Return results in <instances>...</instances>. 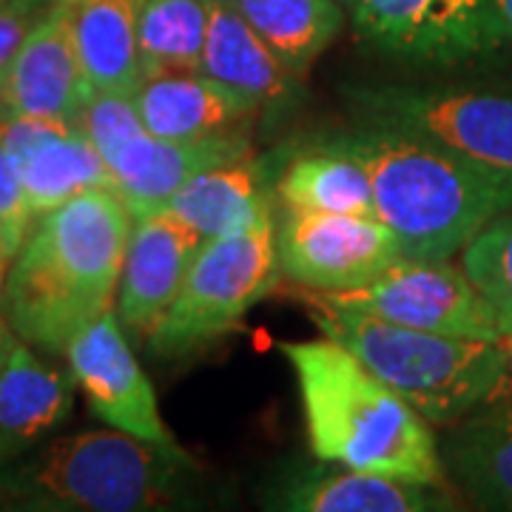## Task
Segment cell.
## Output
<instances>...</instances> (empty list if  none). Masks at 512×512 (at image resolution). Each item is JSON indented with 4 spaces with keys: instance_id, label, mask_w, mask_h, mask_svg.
Returning <instances> with one entry per match:
<instances>
[{
    "instance_id": "obj_1",
    "label": "cell",
    "mask_w": 512,
    "mask_h": 512,
    "mask_svg": "<svg viewBox=\"0 0 512 512\" xmlns=\"http://www.w3.org/2000/svg\"><path fill=\"white\" fill-rule=\"evenodd\" d=\"M134 217L94 188L37 217L3 276V313L20 342L66 353L77 330L114 308Z\"/></svg>"
},
{
    "instance_id": "obj_2",
    "label": "cell",
    "mask_w": 512,
    "mask_h": 512,
    "mask_svg": "<svg viewBox=\"0 0 512 512\" xmlns=\"http://www.w3.org/2000/svg\"><path fill=\"white\" fill-rule=\"evenodd\" d=\"M299 399L311 453L379 476L444 484V461L433 424L365 367L348 348L322 339L282 342Z\"/></svg>"
},
{
    "instance_id": "obj_3",
    "label": "cell",
    "mask_w": 512,
    "mask_h": 512,
    "mask_svg": "<svg viewBox=\"0 0 512 512\" xmlns=\"http://www.w3.org/2000/svg\"><path fill=\"white\" fill-rule=\"evenodd\" d=\"M348 140L370 171L376 217L396 234L404 259H453L512 208V180L436 140L373 123H359Z\"/></svg>"
},
{
    "instance_id": "obj_4",
    "label": "cell",
    "mask_w": 512,
    "mask_h": 512,
    "mask_svg": "<svg viewBox=\"0 0 512 512\" xmlns=\"http://www.w3.org/2000/svg\"><path fill=\"white\" fill-rule=\"evenodd\" d=\"M200 467L180 444H154L120 430L57 436L0 467V510L154 512L194 498Z\"/></svg>"
},
{
    "instance_id": "obj_5",
    "label": "cell",
    "mask_w": 512,
    "mask_h": 512,
    "mask_svg": "<svg viewBox=\"0 0 512 512\" xmlns=\"http://www.w3.org/2000/svg\"><path fill=\"white\" fill-rule=\"evenodd\" d=\"M322 336L348 348L433 427H450L512 382L501 342L379 322L305 299Z\"/></svg>"
},
{
    "instance_id": "obj_6",
    "label": "cell",
    "mask_w": 512,
    "mask_h": 512,
    "mask_svg": "<svg viewBox=\"0 0 512 512\" xmlns=\"http://www.w3.org/2000/svg\"><path fill=\"white\" fill-rule=\"evenodd\" d=\"M271 205L194 254L177 299L146 336L154 356H183L228 336L279 279Z\"/></svg>"
},
{
    "instance_id": "obj_7",
    "label": "cell",
    "mask_w": 512,
    "mask_h": 512,
    "mask_svg": "<svg viewBox=\"0 0 512 512\" xmlns=\"http://www.w3.org/2000/svg\"><path fill=\"white\" fill-rule=\"evenodd\" d=\"M345 100L359 123L413 131L512 180L510 92L379 83L348 86Z\"/></svg>"
},
{
    "instance_id": "obj_8",
    "label": "cell",
    "mask_w": 512,
    "mask_h": 512,
    "mask_svg": "<svg viewBox=\"0 0 512 512\" xmlns=\"http://www.w3.org/2000/svg\"><path fill=\"white\" fill-rule=\"evenodd\" d=\"M305 299L336 311L362 313L413 330L501 342L498 308L453 259H399L362 288L305 291Z\"/></svg>"
},
{
    "instance_id": "obj_9",
    "label": "cell",
    "mask_w": 512,
    "mask_h": 512,
    "mask_svg": "<svg viewBox=\"0 0 512 512\" xmlns=\"http://www.w3.org/2000/svg\"><path fill=\"white\" fill-rule=\"evenodd\" d=\"M356 37L416 66H464L495 57L510 35L495 0H345Z\"/></svg>"
},
{
    "instance_id": "obj_10",
    "label": "cell",
    "mask_w": 512,
    "mask_h": 512,
    "mask_svg": "<svg viewBox=\"0 0 512 512\" xmlns=\"http://www.w3.org/2000/svg\"><path fill=\"white\" fill-rule=\"evenodd\" d=\"M399 259V239L379 217L282 208L276 225L279 274L305 291L362 288Z\"/></svg>"
},
{
    "instance_id": "obj_11",
    "label": "cell",
    "mask_w": 512,
    "mask_h": 512,
    "mask_svg": "<svg viewBox=\"0 0 512 512\" xmlns=\"http://www.w3.org/2000/svg\"><path fill=\"white\" fill-rule=\"evenodd\" d=\"M63 356L97 419L134 439L177 444L114 308L77 330Z\"/></svg>"
},
{
    "instance_id": "obj_12",
    "label": "cell",
    "mask_w": 512,
    "mask_h": 512,
    "mask_svg": "<svg viewBox=\"0 0 512 512\" xmlns=\"http://www.w3.org/2000/svg\"><path fill=\"white\" fill-rule=\"evenodd\" d=\"M0 143L18 168L35 220L77 194L111 188L109 165L77 123L0 109Z\"/></svg>"
},
{
    "instance_id": "obj_13",
    "label": "cell",
    "mask_w": 512,
    "mask_h": 512,
    "mask_svg": "<svg viewBox=\"0 0 512 512\" xmlns=\"http://www.w3.org/2000/svg\"><path fill=\"white\" fill-rule=\"evenodd\" d=\"M92 92V83L74 49L66 15L57 0H49L12 60L0 94V109L77 123Z\"/></svg>"
},
{
    "instance_id": "obj_14",
    "label": "cell",
    "mask_w": 512,
    "mask_h": 512,
    "mask_svg": "<svg viewBox=\"0 0 512 512\" xmlns=\"http://www.w3.org/2000/svg\"><path fill=\"white\" fill-rule=\"evenodd\" d=\"M248 134H228L211 140H163L148 131L117 146L103 163L109 165L111 188L126 202L134 220L165 211L168 200L194 174L211 165L251 154Z\"/></svg>"
},
{
    "instance_id": "obj_15",
    "label": "cell",
    "mask_w": 512,
    "mask_h": 512,
    "mask_svg": "<svg viewBox=\"0 0 512 512\" xmlns=\"http://www.w3.org/2000/svg\"><path fill=\"white\" fill-rule=\"evenodd\" d=\"M134 106L148 134L163 140H211L248 134V123L262 109L200 69L146 74L134 89Z\"/></svg>"
},
{
    "instance_id": "obj_16",
    "label": "cell",
    "mask_w": 512,
    "mask_h": 512,
    "mask_svg": "<svg viewBox=\"0 0 512 512\" xmlns=\"http://www.w3.org/2000/svg\"><path fill=\"white\" fill-rule=\"evenodd\" d=\"M202 239L171 211L134 220L126 262L117 288V316L123 328L148 336L177 299L188 265Z\"/></svg>"
},
{
    "instance_id": "obj_17",
    "label": "cell",
    "mask_w": 512,
    "mask_h": 512,
    "mask_svg": "<svg viewBox=\"0 0 512 512\" xmlns=\"http://www.w3.org/2000/svg\"><path fill=\"white\" fill-rule=\"evenodd\" d=\"M265 504L288 512H436L456 507L444 484H419L328 461L282 478Z\"/></svg>"
},
{
    "instance_id": "obj_18",
    "label": "cell",
    "mask_w": 512,
    "mask_h": 512,
    "mask_svg": "<svg viewBox=\"0 0 512 512\" xmlns=\"http://www.w3.org/2000/svg\"><path fill=\"white\" fill-rule=\"evenodd\" d=\"M291 154V146L276 148L271 154H245L228 163L211 165L194 174L188 183L168 200L165 211H171L185 222L197 237H222L271 205V188L282 165Z\"/></svg>"
},
{
    "instance_id": "obj_19",
    "label": "cell",
    "mask_w": 512,
    "mask_h": 512,
    "mask_svg": "<svg viewBox=\"0 0 512 512\" xmlns=\"http://www.w3.org/2000/svg\"><path fill=\"white\" fill-rule=\"evenodd\" d=\"M74 379L15 339L0 365V467L35 450L74 410Z\"/></svg>"
},
{
    "instance_id": "obj_20",
    "label": "cell",
    "mask_w": 512,
    "mask_h": 512,
    "mask_svg": "<svg viewBox=\"0 0 512 512\" xmlns=\"http://www.w3.org/2000/svg\"><path fill=\"white\" fill-rule=\"evenodd\" d=\"M439 450L444 473L473 507L512 512V393L450 424Z\"/></svg>"
},
{
    "instance_id": "obj_21",
    "label": "cell",
    "mask_w": 512,
    "mask_h": 512,
    "mask_svg": "<svg viewBox=\"0 0 512 512\" xmlns=\"http://www.w3.org/2000/svg\"><path fill=\"white\" fill-rule=\"evenodd\" d=\"M205 9L208 29L200 72L251 97L262 109L291 106L299 94V74H293L265 46V40L242 18L234 0H205Z\"/></svg>"
},
{
    "instance_id": "obj_22",
    "label": "cell",
    "mask_w": 512,
    "mask_h": 512,
    "mask_svg": "<svg viewBox=\"0 0 512 512\" xmlns=\"http://www.w3.org/2000/svg\"><path fill=\"white\" fill-rule=\"evenodd\" d=\"M274 197L282 208L376 217L370 171L348 134L291 148L276 177Z\"/></svg>"
},
{
    "instance_id": "obj_23",
    "label": "cell",
    "mask_w": 512,
    "mask_h": 512,
    "mask_svg": "<svg viewBox=\"0 0 512 512\" xmlns=\"http://www.w3.org/2000/svg\"><path fill=\"white\" fill-rule=\"evenodd\" d=\"M94 92L134 94L143 80L140 15L146 0H57Z\"/></svg>"
},
{
    "instance_id": "obj_24",
    "label": "cell",
    "mask_w": 512,
    "mask_h": 512,
    "mask_svg": "<svg viewBox=\"0 0 512 512\" xmlns=\"http://www.w3.org/2000/svg\"><path fill=\"white\" fill-rule=\"evenodd\" d=\"M234 6L265 46L299 77L345 26L342 0H234Z\"/></svg>"
},
{
    "instance_id": "obj_25",
    "label": "cell",
    "mask_w": 512,
    "mask_h": 512,
    "mask_svg": "<svg viewBox=\"0 0 512 512\" xmlns=\"http://www.w3.org/2000/svg\"><path fill=\"white\" fill-rule=\"evenodd\" d=\"M205 29V0H146L140 15L143 77L171 69H200Z\"/></svg>"
},
{
    "instance_id": "obj_26",
    "label": "cell",
    "mask_w": 512,
    "mask_h": 512,
    "mask_svg": "<svg viewBox=\"0 0 512 512\" xmlns=\"http://www.w3.org/2000/svg\"><path fill=\"white\" fill-rule=\"evenodd\" d=\"M458 265L493 302H512V208L487 222L461 248Z\"/></svg>"
},
{
    "instance_id": "obj_27",
    "label": "cell",
    "mask_w": 512,
    "mask_h": 512,
    "mask_svg": "<svg viewBox=\"0 0 512 512\" xmlns=\"http://www.w3.org/2000/svg\"><path fill=\"white\" fill-rule=\"evenodd\" d=\"M46 9V0H29V3H15L0 9V94L6 86V77L12 69V60L20 52L29 29L35 26L40 12Z\"/></svg>"
},
{
    "instance_id": "obj_28",
    "label": "cell",
    "mask_w": 512,
    "mask_h": 512,
    "mask_svg": "<svg viewBox=\"0 0 512 512\" xmlns=\"http://www.w3.org/2000/svg\"><path fill=\"white\" fill-rule=\"evenodd\" d=\"M0 220L6 222L20 239H26L29 228L35 225V214L26 200L18 168L3 143H0Z\"/></svg>"
},
{
    "instance_id": "obj_29",
    "label": "cell",
    "mask_w": 512,
    "mask_h": 512,
    "mask_svg": "<svg viewBox=\"0 0 512 512\" xmlns=\"http://www.w3.org/2000/svg\"><path fill=\"white\" fill-rule=\"evenodd\" d=\"M20 245H23V239H20L6 222L0 220V285H3V276L9 271L12 259L18 256Z\"/></svg>"
},
{
    "instance_id": "obj_30",
    "label": "cell",
    "mask_w": 512,
    "mask_h": 512,
    "mask_svg": "<svg viewBox=\"0 0 512 512\" xmlns=\"http://www.w3.org/2000/svg\"><path fill=\"white\" fill-rule=\"evenodd\" d=\"M495 308H498V325H501V345L507 348L512 373V302H495Z\"/></svg>"
},
{
    "instance_id": "obj_31",
    "label": "cell",
    "mask_w": 512,
    "mask_h": 512,
    "mask_svg": "<svg viewBox=\"0 0 512 512\" xmlns=\"http://www.w3.org/2000/svg\"><path fill=\"white\" fill-rule=\"evenodd\" d=\"M0 291H3V285H0ZM15 330L9 328V322H6V313H3V302H0V365H3V359L9 356V350L15 345Z\"/></svg>"
},
{
    "instance_id": "obj_32",
    "label": "cell",
    "mask_w": 512,
    "mask_h": 512,
    "mask_svg": "<svg viewBox=\"0 0 512 512\" xmlns=\"http://www.w3.org/2000/svg\"><path fill=\"white\" fill-rule=\"evenodd\" d=\"M495 6H498V15L504 20V29H507L512 43V0H495Z\"/></svg>"
},
{
    "instance_id": "obj_33",
    "label": "cell",
    "mask_w": 512,
    "mask_h": 512,
    "mask_svg": "<svg viewBox=\"0 0 512 512\" xmlns=\"http://www.w3.org/2000/svg\"><path fill=\"white\" fill-rule=\"evenodd\" d=\"M15 3H29V0H0V9L3 6H15Z\"/></svg>"
},
{
    "instance_id": "obj_34",
    "label": "cell",
    "mask_w": 512,
    "mask_h": 512,
    "mask_svg": "<svg viewBox=\"0 0 512 512\" xmlns=\"http://www.w3.org/2000/svg\"><path fill=\"white\" fill-rule=\"evenodd\" d=\"M342 3H345V0H342Z\"/></svg>"
}]
</instances>
